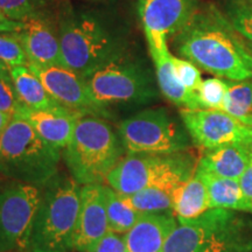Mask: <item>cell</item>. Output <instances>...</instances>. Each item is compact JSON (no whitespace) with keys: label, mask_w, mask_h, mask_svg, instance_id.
<instances>
[{"label":"cell","mask_w":252,"mask_h":252,"mask_svg":"<svg viewBox=\"0 0 252 252\" xmlns=\"http://www.w3.org/2000/svg\"><path fill=\"white\" fill-rule=\"evenodd\" d=\"M251 144H228L204 150L197 168L222 178L239 180L250 159Z\"/></svg>","instance_id":"cell-18"},{"label":"cell","mask_w":252,"mask_h":252,"mask_svg":"<svg viewBox=\"0 0 252 252\" xmlns=\"http://www.w3.org/2000/svg\"><path fill=\"white\" fill-rule=\"evenodd\" d=\"M250 1H251V2H252V0H250Z\"/></svg>","instance_id":"cell-39"},{"label":"cell","mask_w":252,"mask_h":252,"mask_svg":"<svg viewBox=\"0 0 252 252\" xmlns=\"http://www.w3.org/2000/svg\"><path fill=\"white\" fill-rule=\"evenodd\" d=\"M239 185H241L242 189H243L244 194L247 195L249 200L252 202V144H251V151H250V159H249V163L247 169L243 173V175L239 179Z\"/></svg>","instance_id":"cell-33"},{"label":"cell","mask_w":252,"mask_h":252,"mask_svg":"<svg viewBox=\"0 0 252 252\" xmlns=\"http://www.w3.org/2000/svg\"><path fill=\"white\" fill-rule=\"evenodd\" d=\"M244 41H245V45H247V47H248V49L250 50V53L252 54V43L249 42V41H247V40H244Z\"/></svg>","instance_id":"cell-38"},{"label":"cell","mask_w":252,"mask_h":252,"mask_svg":"<svg viewBox=\"0 0 252 252\" xmlns=\"http://www.w3.org/2000/svg\"><path fill=\"white\" fill-rule=\"evenodd\" d=\"M210 208L209 195L204 182L195 174L173 194V215L176 220H193Z\"/></svg>","instance_id":"cell-22"},{"label":"cell","mask_w":252,"mask_h":252,"mask_svg":"<svg viewBox=\"0 0 252 252\" xmlns=\"http://www.w3.org/2000/svg\"><path fill=\"white\" fill-rule=\"evenodd\" d=\"M226 90H228L226 80L213 77L202 81L196 93L202 109L222 110L223 111Z\"/></svg>","instance_id":"cell-28"},{"label":"cell","mask_w":252,"mask_h":252,"mask_svg":"<svg viewBox=\"0 0 252 252\" xmlns=\"http://www.w3.org/2000/svg\"><path fill=\"white\" fill-rule=\"evenodd\" d=\"M61 157V150L17 115L0 135V174L11 180L42 188L60 172Z\"/></svg>","instance_id":"cell-7"},{"label":"cell","mask_w":252,"mask_h":252,"mask_svg":"<svg viewBox=\"0 0 252 252\" xmlns=\"http://www.w3.org/2000/svg\"><path fill=\"white\" fill-rule=\"evenodd\" d=\"M27 67L39 77L53 98L65 108L86 116L110 118L111 113L94 102L83 78L65 67L28 62Z\"/></svg>","instance_id":"cell-13"},{"label":"cell","mask_w":252,"mask_h":252,"mask_svg":"<svg viewBox=\"0 0 252 252\" xmlns=\"http://www.w3.org/2000/svg\"><path fill=\"white\" fill-rule=\"evenodd\" d=\"M41 188L11 180L0 185V252L24 251Z\"/></svg>","instance_id":"cell-10"},{"label":"cell","mask_w":252,"mask_h":252,"mask_svg":"<svg viewBox=\"0 0 252 252\" xmlns=\"http://www.w3.org/2000/svg\"><path fill=\"white\" fill-rule=\"evenodd\" d=\"M17 116L30 123L43 140L62 150L71 140L78 119L86 115L78 112L41 111L23 106Z\"/></svg>","instance_id":"cell-17"},{"label":"cell","mask_w":252,"mask_h":252,"mask_svg":"<svg viewBox=\"0 0 252 252\" xmlns=\"http://www.w3.org/2000/svg\"><path fill=\"white\" fill-rule=\"evenodd\" d=\"M226 97L223 111L243 122L252 116V81L226 80Z\"/></svg>","instance_id":"cell-25"},{"label":"cell","mask_w":252,"mask_h":252,"mask_svg":"<svg viewBox=\"0 0 252 252\" xmlns=\"http://www.w3.org/2000/svg\"><path fill=\"white\" fill-rule=\"evenodd\" d=\"M173 45L182 59L229 81H252V54L245 41L214 4L198 5Z\"/></svg>","instance_id":"cell-1"},{"label":"cell","mask_w":252,"mask_h":252,"mask_svg":"<svg viewBox=\"0 0 252 252\" xmlns=\"http://www.w3.org/2000/svg\"><path fill=\"white\" fill-rule=\"evenodd\" d=\"M24 26L23 21L14 20L9 18L5 13L0 11V32H6V33H14V32L21 31Z\"/></svg>","instance_id":"cell-34"},{"label":"cell","mask_w":252,"mask_h":252,"mask_svg":"<svg viewBox=\"0 0 252 252\" xmlns=\"http://www.w3.org/2000/svg\"><path fill=\"white\" fill-rule=\"evenodd\" d=\"M12 118H13V115H11V113L0 111V135L4 132L5 128L7 127V125L12 121Z\"/></svg>","instance_id":"cell-35"},{"label":"cell","mask_w":252,"mask_h":252,"mask_svg":"<svg viewBox=\"0 0 252 252\" xmlns=\"http://www.w3.org/2000/svg\"><path fill=\"white\" fill-rule=\"evenodd\" d=\"M49 0H0V11L18 21L46 15Z\"/></svg>","instance_id":"cell-27"},{"label":"cell","mask_w":252,"mask_h":252,"mask_svg":"<svg viewBox=\"0 0 252 252\" xmlns=\"http://www.w3.org/2000/svg\"><path fill=\"white\" fill-rule=\"evenodd\" d=\"M81 188L63 172H59L41 188L40 202L23 252L74 250Z\"/></svg>","instance_id":"cell-3"},{"label":"cell","mask_w":252,"mask_h":252,"mask_svg":"<svg viewBox=\"0 0 252 252\" xmlns=\"http://www.w3.org/2000/svg\"><path fill=\"white\" fill-rule=\"evenodd\" d=\"M175 189L163 187H149L132 195H122L123 200L143 214H173V194Z\"/></svg>","instance_id":"cell-23"},{"label":"cell","mask_w":252,"mask_h":252,"mask_svg":"<svg viewBox=\"0 0 252 252\" xmlns=\"http://www.w3.org/2000/svg\"><path fill=\"white\" fill-rule=\"evenodd\" d=\"M152 59L156 65L157 83L160 93L180 109H202L197 94L189 91L175 75L171 52L168 50L161 54L153 55Z\"/></svg>","instance_id":"cell-21"},{"label":"cell","mask_w":252,"mask_h":252,"mask_svg":"<svg viewBox=\"0 0 252 252\" xmlns=\"http://www.w3.org/2000/svg\"><path fill=\"white\" fill-rule=\"evenodd\" d=\"M118 133L126 154H172L193 146L181 118L163 106L143 110L124 119Z\"/></svg>","instance_id":"cell-9"},{"label":"cell","mask_w":252,"mask_h":252,"mask_svg":"<svg viewBox=\"0 0 252 252\" xmlns=\"http://www.w3.org/2000/svg\"><path fill=\"white\" fill-rule=\"evenodd\" d=\"M122 139L104 118L83 116L75 126L63 160L78 185L105 184L110 172L124 158Z\"/></svg>","instance_id":"cell-5"},{"label":"cell","mask_w":252,"mask_h":252,"mask_svg":"<svg viewBox=\"0 0 252 252\" xmlns=\"http://www.w3.org/2000/svg\"><path fill=\"white\" fill-rule=\"evenodd\" d=\"M91 252H126L124 235L109 231Z\"/></svg>","instance_id":"cell-32"},{"label":"cell","mask_w":252,"mask_h":252,"mask_svg":"<svg viewBox=\"0 0 252 252\" xmlns=\"http://www.w3.org/2000/svg\"><path fill=\"white\" fill-rule=\"evenodd\" d=\"M173 68H174L175 75L178 76L179 81L187 88L191 93H197L198 88L202 83L201 78V71L194 63L185 59L176 58L172 55Z\"/></svg>","instance_id":"cell-30"},{"label":"cell","mask_w":252,"mask_h":252,"mask_svg":"<svg viewBox=\"0 0 252 252\" xmlns=\"http://www.w3.org/2000/svg\"><path fill=\"white\" fill-rule=\"evenodd\" d=\"M197 163L190 150L172 154H126L105 182L121 195L149 187L176 189L193 178Z\"/></svg>","instance_id":"cell-8"},{"label":"cell","mask_w":252,"mask_h":252,"mask_svg":"<svg viewBox=\"0 0 252 252\" xmlns=\"http://www.w3.org/2000/svg\"><path fill=\"white\" fill-rule=\"evenodd\" d=\"M23 106L17 91L14 89L13 83H12L11 77L0 78V111L11 113L14 116Z\"/></svg>","instance_id":"cell-31"},{"label":"cell","mask_w":252,"mask_h":252,"mask_svg":"<svg viewBox=\"0 0 252 252\" xmlns=\"http://www.w3.org/2000/svg\"><path fill=\"white\" fill-rule=\"evenodd\" d=\"M194 145L203 150L228 144H252V128L222 110H180Z\"/></svg>","instance_id":"cell-12"},{"label":"cell","mask_w":252,"mask_h":252,"mask_svg":"<svg viewBox=\"0 0 252 252\" xmlns=\"http://www.w3.org/2000/svg\"><path fill=\"white\" fill-rule=\"evenodd\" d=\"M242 123H243V124H245V125H248L249 127L252 128V116H250V117H248V118H245Z\"/></svg>","instance_id":"cell-37"},{"label":"cell","mask_w":252,"mask_h":252,"mask_svg":"<svg viewBox=\"0 0 252 252\" xmlns=\"http://www.w3.org/2000/svg\"><path fill=\"white\" fill-rule=\"evenodd\" d=\"M176 224L172 213L145 214L124 235L126 252H162Z\"/></svg>","instance_id":"cell-16"},{"label":"cell","mask_w":252,"mask_h":252,"mask_svg":"<svg viewBox=\"0 0 252 252\" xmlns=\"http://www.w3.org/2000/svg\"><path fill=\"white\" fill-rule=\"evenodd\" d=\"M6 77H11L9 68L6 63H4L1 60H0V78H6Z\"/></svg>","instance_id":"cell-36"},{"label":"cell","mask_w":252,"mask_h":252,"mask_svg":"<svg viewBox=\"0 0 252 252\" xmlns=\"http://www.w3.org/2000/svg\"><path fill=\"white\" fill-rule=\"evenodd\" d=\"M58 30L65 67L81 77L127 50L125 27L99 9L69 8Z\"/></svg>","instance_id":"cell-2"},{"label":"cell","mask_w":252,"mask_h":252,"mask_svg":"<svg viewBox=\"0 0 252 252\" xmlns=\"http://www.w3.org/2000/svg\"><path fill=\"white\" fill-rule=\"evenodd\" d=\"M9 74L19 99L26 108L41 111L76 112L56 102L39 77L32 72L27 65L11 68Z\"/></svg>","instance_id":"cell-19"},{"label":"cell","mask_w":252,"mask_h":252,"mask_svg":"<svg viewBox=\"0 0 252 252\" xmlns=\"http://www.w3.org/2000/svg\"><path fill=\"white\" fill-rule=\"evenodd\" d=\"M0 60L6 63L9 69L28 64L26 50L17 32H0Z\"/></svg>","instance_id":"cell-29"},{"label":"cell","mask_w":252,"mask_h":252,"mask_svg":"<svg viewBox=\"0 0 252 252\" xmlns=\"http://www.w3.org/2000/svg\"><path fill=\"white\" fill-rule=\"evenodd\" d=\"M82 78L94 102L108 111L110 106L138 108L159 98V87L147 63L127 50Z\"/></svg>","instance_id":"cell-6"},{"label":"cell","mask_w":252,"mask_h":252,"mask_svg":"<svg viewBox=\"0 0 252 252\" xmlns=\"http://www.w3.org/2000/svg\"><path fill=\"white\" fill-rule=\"evenodd\" d=\"M162 252H252V220L220 208L178 220Z\"/></svg>","instance_id":"cell-4"},{"label":"cell","mask_w":252,"mask_h":252,"mask_svg":"<svg viewBox=\"0 0 252 252\" xmlns=\"http://www.w3.org/2000/svg\"><path fill=\"white\" fill-rule=\"evenodd\" d=\"M223 13L239 35L252 43V2L250 0H228Z\"/></svg>","instance_id":"cell-26"},{"label":"cell","mask_w":252,"mask_h":252,"mask_svg":"<svg viewBox=\"0 0 252 252\" xmlns=\"http://www.w3.org/2000/svg\"><path fill=\"white\" fill-rule=\"evenodd\" d=\"M17 32L28 58V62L42 65L65 67L59 39V30L46 15L26 19ZM67 68V67H65Z\"/></svg>","instance_id":"cell-15"},{"label":"cell","mask_w":252,"mask_h":252,"mask_svg":"<svg viewBox=\"0 0 252 252\" xmlns=\"http://www.w3.org/2000/svg\"><path fill=\"white\" fill-rule=\"evenodd\" d=\"M109 231L106 185L90 184L82 186L74 250L91 252Z\"/></svg>","instance_id":"cell-14"},{"label":"cell","mask_w":252,"mask_h":252,"mask_svg":"<svg viewBox=\"0 0 252 252\" xmlns=\"http://www.w3.org/2000/svg\"><path fill=\"white\" fill-rule=\"evenodd\" d=\"M195 174L206 185L210 208L252 214V202L244 194L238 180L222 178L198 168H196Z\"/></svg>","instance_id":"cell-20"},{"label":"cell","mask_w":252,"mask_h":252,"mask_svg":"<svg viewBox=\"0 0 252 252\" xmlns=\"http://www.w3.org/2000/svg\"><path fill=\"white\" fill-rule=\"evenodd\" d=\"M197 6V0H138L151 56L168 52L167 41L184 28Z\"/></svg>","instance_id":"cell-11"},{"label":"cell","mask_w":252,"mask_h":252,"mask_svg":"<svg viewBox=\"0 0 252 252\" xmlns=\"http://www.w3.org/2000/svg\"><path fill=\"white\" fill-rule=\"evenodd\" d=\"M106 214L109 230L115 234H126L133 228L143 214L135 212L123 200L122 195L106 186Z\"/></svg>","instance_id":"cell-24"}]
</instances>
